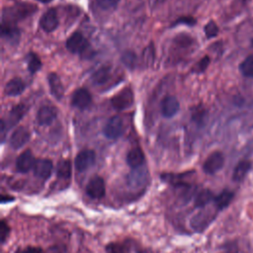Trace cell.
Masks as SVG:
<instances>
[{
	"mask_svg": "<svg viewBox=\"0 0 253 253\" xmlns=\"http://www.w3.org/2000/svg\"><path fill=\"white\" fill-rule=\"evenodd\" d=\"M96 154L92 149H83L75 157V168L79 172H84L95 163Z\"/></svg>",
	"mask_w": 253,
	"mask_h": 253,
	"instance_id": "obj_1",
	"label": "cell"
},
{
	"mask_svg": "<svg viewBox=\"0 0 253 253\" xmlns=\"http://www.w3.org/2000/svg\"><path fill=\"white\" fill-rule=\"evenodd\" d=\"M225 164V156L221 151L211 153L204 162L203 169L207 174H215L220 171Z\"/></svg>",
	"mask_w": 253,
	"mask_h": 253,
	"instance_id": "obj_2",
	"label": "cell"
},
{
	"mask_svg": "<svg viewBox=\"0 0 253 253\" xmlns=\"http://www.w3.org/2000/svg\"><path fill=\"white\" fill-rule=\"evenodd\" d=\"M111 103L112 106L118 111L126 110L134 104V93L130 88L123 89L120 93L112 98Z\"/></svg>",
	"mask_w": 253,
	"mask_h": 253,
	"instance_id": "obj_3",
	"label": "cell"
},
{
	"mask_svg": "<svg viewBox=\"0 0 253 253\" xmlns=\"http://www.w3.org/2000/svg\"><path fill=\"white\" fill-rule=\"evenodd\" d=\"M103 133L105 137L110 140H116L120 138L124 133V125L121 117L114 116L111 119H109V121L104 127Z\"/></svg>",
	"mask_w": 253,
	"mask_h": 253,
	"instance_id": "obj_4",
	"label": "cell"
},
{
	"mask_svg": "<svg viewBox=\"0 0 253 253\" xmlns=\"http://www.w3.org/2000/svg\"><path fill=\"white\" fill-rule=\"evenodd\" d=\"M86 193L93 199H100L105 196L106 187L104 179L100 176H95L90 179L86 186Z\"/></svg>",
	"mask_w": 253,
	"mask_h": 253,
	"instance_id": "obj_5",
	"label": "cell"
},
{
	"mask_svg": "<svg viewBox=\"0 0 253 253\" xmlns=\"http://www.w3.org/2000/svg\"><path fill=\"white\" fill-rule=\"evenodd\" d=\"M92 102V97L91 94L88 90H86L85 88H79L77 89L71 98V104L80 109V110H84L90 106Z\"/></svg>",
	"mask_w": 253,
	"mask_h": 253,
	"instance_id": "obj_6",
	"label": "cell"
},
{
	"mask_svg": "<svg viewBox=\"0 0 253 253\" xmlns=\"http://www.w3.org/2000/svg\"><path fill=\"white\" fill-rule=\"evenodd\" d=\"M87 46H88L87 40L79 32L72 34L66 42V48L72 54L82 53L83 51H85Z\"/></svg>",
	"mask_w": 253,
	"mask_h": 253,
	"instance_id": "obj_7",
	"label": "cell"
},
{
	"mask_svg": "<svg viewBox=\"0 0 253 253\" xmlns=\"http://www.w3.org/2000/svg\"><path fill=\"white\" fill-rule=\"evenodd\" d=\"M53 162L50 159H46V158H42V159H38L35 162L33 171L34 174L41 179H49L51 177V174L53 172Z\"/></svg>",
	"mask_w": 253,
	"mask_h": 253,
	"instance_id": "obj_8",
	"label": "cell"
},
{
	"mask_svg": "<svg viewBox=\"0 0 253 253\" xmlns=\"http://www.w3.org/2000/svg\"><path fill=\"white\" fill-rule=\"evenodd\" d=\"M35 162L36 159L34 158L32 151L30 149H27L18 156L16 160V168L19 172L26 173L33 169Z\"/></svg>",
	"mask_w": 253,
	"mask_h": 253,
	"instance_id": "obj_9",
	"label": "cell"
},
{
	"mask_svg": "<svg viewBox=\"0 0 253 253\" xmlns=\"http://www.w3.org/2000/svg\"><path fill=\"white\" fill-rule=\"evenodd\" d=\"M40 26L45 32H53L58 26V18L55 9L48 10L40 20Z\"/></svg>",
	"mask_w": 253,
	"mask_h": 253,
	"instance_id": "obj_10",
	"label": "cell"
},
{
	"mask_svg": "<svg viewBox=\"0 0 253 253\" xmlns=\"http://www.w3.org/2000/svg\"><path fill=\"white\" fill-rule=\"evenodd\" d=\"M179 102L174 96L165 97L161 103V112L162 115L166 118L174 117L179 111Z\"/></svg>",
	"mask_w": 253,
	"mask_h": 253,
	"instance_id": "obj_11",
	"label": "cell"
},
{
	"mask_svg": "<svg viewBox=\"0 0 253 253\" xmlns=\"http://www.w3.org/2000/svg\"><path fill=\"white\" fill-rule=\"evenodd\" d=\"M30 140V133L24 127L17 128L10 138V145L14 149L21 148L24 146Z\"/></svg>",
	"mask_w": 253,
	"mask_h": 253,
	"instance_id": "obj_12",
	"label": "cell"
},
{
	"mask_svg": "<svg viewBox=\"0 0 253 253\" xmlns=\"http://www.w3.org/2000/svg\"><path fill=\"white\" fill-rule=\"evenodd\" d=\"M56 119V111L51 106H43L37 115V121L41 126H49Z\"/></svg>",
	"mask_w": 253,
	"mask_h": 253,
	"instance_id": "obj_13",
	"label": "cell"
},
{
	"mask_svg": "<svg viewBox=\"0 0 253 253\" xmlns=\"http://www.w3.org/2000/svg\"><path fill=\"white\" fill-rule=\"evenodd\" d=\"M25 90V83L22 79L16 77L9 80L5 86V93L8 96H18Z\"/></svg>",
	"mask_w": 253,
	"mask_h": 253,
	"instance_id": "obj_14",
	"label": "cell"
},
{
	"mask_svg": "<svg viewBox=\"0 0 253 253\" xmlns=\"http://www.w3.org/2000/svg\"><path fill=\"white\" fill-rule=\"evenodd\" d=\"M48 80H49V85H50L52 94L57 100H60L61 97L63 96V86L58 75L56 73H51L49 75Z\"/></svg>",
	"mask_w": 253,
	"mask_h": 253,
	"instance_id": "obj_15",
	"label": "cell"
},
{
	"mask_svg": "<svg viewBox=\"0 0 253 253\" xmlns=\"http://www.w3.org/2000/svg\"><path fill=\"white\" fill-rule=\"evenodd\" d=\"M143 162H144V154L141 148L136 147L129 151L127 155V163L129 164V166H131L132 168H138L141 166Z\"/></svg>",
	"mask_w": 253,
	"mask_h": 253,
	"instance_id": "obj_16",
	"label": "cell"
},
{
	"mask_svg": "<svg viewBox=\"0 0 253 253\" xmlns=\"http://www.w3.org/2000/svg\"><path fill=\"white\" fill-rule=\"evenodd\" d=\"M250 168H251V163L248 160H242L238 162L232 173V180L235 182H241L247 175Z\"/></svg>",
	"mask_w": 253,
	"mask_h": 253,
	"instance_id": "obj_17",
	"label": "cell"
},
{
	"mask_svg": "<svg viewBox=\"0 0 253 253\" xmlns=\"http://www.w3.org/2000/svg\"><path fill=\"white\" fill-rule=\"evenodd\" d=\"M110 75L111 68L109 66H102L92 74L91 79L96 85H102V84H105L109 80Z\"/></svg>",
	"mask_w": 253,
	"mask_h": 253,
	"instance_id": "obj_18",
	"label": "cell"
},
{
	"mask_svg": "<svg viewBox=\"0 0 253 253\" xmlns=\"http://www.w3.org/2000/svg\"><path fill=\"white\" fill-rule=\"evenodd\" d=\"M232 199H233V193L228 190H225L217 197H215L214 200L218 209L223 210V209H225L230 204Z\"/></svg>",
	"mask_w": 253,
	"mask_h": 253,
	"instance_id": "obj_19",
	"label": "cell"
},
{
	"mask_svg": "<svg viewBox=\"0 0 253 253\" xmlns=\"http://www.w3.org/2000/svg\"><path fill=\"white\" fill-rule=\"evenodd\" d=\"M56 175L61 179H69L71 177V164L69 160H60L57 163Z\"/></svg>",
	"mask_w": 253,
	"mask_h": 253,
	"instance_id": "obj_20",
	"label": "cell"
},
{
	"mask_svg": "<svg viewBox=\"0 0 253 253\" xmlns=\"http://www.w3.org/2000/svg\"><path fill=\"white\" fill-rule=\"evenodd\" d=\"M214 199H215V197L209 189L202 190L195 198V206L200 207V208L205 207L206 205H208Z\"/></svg>",
	"mask_w": 253,
	"mask_h": 253,
	"instance_id": "obj_21",
	"label": "cell"
},
{
	"mask_svg": "<svg viewBox=\"0 0 253 253\" xmlns=\"http://www.w3.org/2000/svg\"><path fill=\"white\" fill-rule=\"evenodd\" d=\"M239 69L245 77H253V55L247 56L240 63Z\"/></svg>",
	"mask_w": 253,
	"mask_h": 253,
	"instance_id": "obj_22",
	"label": "cell"
},
{
	"mask_svg": "<svg viewBox=\"0 0 253 253\" xmlns=\"http://www.w3.org/2000/svg\"><path fill=\"white\" fill-rule=\"evenodd\" d=\"M27 63H28V68L29 71L31 73H36L38 70L41 69L42 66V62L41 59L39 58V56L34 54V53H30L28 57H27Z\"/></svg>",
	"mask_w": 253,
	"mask_h": 253,
	"instance_id": "obj_23",
	"label": "cell"
},
{
	"mask_svg": "<svg viewBox=\"0 0 253 253\" xmlns=\"http://www.w3.org/2000/svg\"><path fill=\"white\" fill-rule=\"evenodd\" d=\"M26 111H27V108H26L25 105L16 106L10 113V124H11V126H13L17 122H19L22 119V117L25 115Z\"/></svg>",
	"mask_w": 253,
	"mask_h": 253,
	"instance_id": "obj_24",
	"label": "cell"
},
{
	"mask_svg": "<svg viewBox=\"0 0 253 253\" xmlns=\"http://www.w3.org/2000/svg\"><path fill=\"white\" fill-rule=\"evenodd\" d=\"M130 246L127 243L113 242L107 245L106 253H129Z\"/></svg>",
	"mask_w": 253,
	"mask_h": 253,
	"instance_id": "obj_25",
	"label": "cell"
},
{
	"mask_svg": "<svg viewBox=\"0 0 253 253\" xmlns=\"http://www.w3.org/2000/svg\"><path fill=\"white\" fill-rule=\"evenodd\" d=\"M123 63L130 69L135 68L137 62V56L133 52H126L122 56Z\"/></svg>",
	"mask_w": 253,
	"mask_h": 253,
	"instance_id": "obj_26",
	"label": "cell"
},
{
	"mask_svg": "<svg viewBox=\"0 0 253 253\" xmlns=\"http://www.w3.org/2000/svg\"><path fill=\"white\" fill-rule=\"evenodd\" d=\"M205 34L208 39L215 38L219 34V28L217 24L214 21H210L206 26H205Z\"/></svg>",
	"mask_w": 253,
	"mask_h": 253,
	"instance_id": "obj_27",
	"label": "cell"
},
{
	"mask_svg": "<svg viewBox=\"0 0 253 253\" xmlns=\"http://www.w3.org/2000/svg\"><path fill=\"white\" fill-rule=\"evenodd\" d=\"M120 2V0H97V4L104 10H111L115 8Z\"/></svg>",
	"mask_w": 253,
	"mask_h": 253,
	"instance_id": "obj_28",
	"label": "cell"
},
{
	"mask_svg": "<svg viewBox=\"0 0 253 253\" xmlns=\"http://www.w3.org/2000/svg\"><path fill=\"white\" fill-rule=\"evenodd\" d=\"M2 34L4 37H7L9 39H16V37H19V32L17 28L10 27V26H3L2 28Z\"/></svg>",
	"mask_w": 253,
	"mask_h": 253,
	"instance_id": "obj_29",
	"label": "cell"
},
{
	"mask_svg": "<svg viewBox=\"0 0 253 253\" xmlns=\"http://www.w3.org/2000/svg\"><path fill=\"white\" fill-rule=\"evenodd\" d=\"M8 234H9V226L4 221H1V224H0V237H1L2 243L5 242V239L7 238Z\"/></svg>",
	"mask_w": 253,
	"mask_h": 253,
	"instance_id": "obj_30",
	"label": "cell"
},
{
	"mask_svg": "<svg viewBox=\"0 0 253 253\" xmlns=\"http://www.w3.org/2000/svg\"><path fill=\"white\" fill-rule=\"evenodd\" d=\"M210 64V57L209 56H204L195 66V71L196 72H203L204 70L207 69L208 65Z\"/></svg>",
	"mask_w": 253,
	"mask_h": 253,
	"instance_id": "obj_31",
	"label": "cell"
},
{
	"mask_svg": "<svg viewBox=\"0 0 253 253\" xmlns=\"http://www.w3.org/2000/svg\"><path fill=\"white\" fill-rule=\"evenodd\" d=\"M153 58H154V50L152 45H150L147 49H145L144 51V60L145 62L149 65L152 64L153 62Z\"/></svg>",
	"mask_w": 253,
	"mask_h": 253,
	"instance_id": "obj_32",
	"label": "cell"
},
{
	"mask_svg": "<svg viewBox=\"0 0 253 253\" xmlns=\"http://www.w3.org/2000/svg\"><path fill=\"white\" fill-rule=\"evenodd\" d=\"M15 253H44V251L40 247L28 246V247H25V248L17 250Z\"/></svg>",
	"mask_w": 253,
	"mask_h": 253,
	"instance_id": "obj_33",
	"label": "cell"
},
{
	"mask_svg": "<svg viewBox=\"0 0 253 253\" xmlns=\"http://www.w3.org/2000/svg\"><path fill=\"white\" fill-rule=\"evenodd\" d=\"M178 23H184V24H188V25H194L196 23V20L192 17H183L178 19V21L176 22V24Z\"/></svg>",
	"mask_w": 253,
	"mask_h": 253,
	"instance_id": "obj_34",
	"label": "cell"
},
{
	"mask_svg": "<svg viewBox=\"0 0 253 253\" xmlns=\"http://www.w3.org/2000/svg\"><path fill=\"white\" fill-rule=\"evenodd\" d=\"M9 201H13V198H12V197H5V196H2V197H1V202H2V203L9 202Z\"/></svg>",
	"mask_w": 253,
	"mask_h": 253,
	"instance_id": "obj_35",
	"label": "cell"
},
{
	"mask_svg": "<svg viewBox=\"0 0 253 253\" xmlns=\"http://www.w3.org/2000/svg\"><path fill=\"white\" fill-rule=\"evenodd\" d=\"M38 1H40L42 3H49V2L53 1V0H38Z\"/></svg>",
	"mask_w": 253,
	"mask_h": 253,
	"instance_id": "obj_36",
	"label": "cell"
}]
</instances>
